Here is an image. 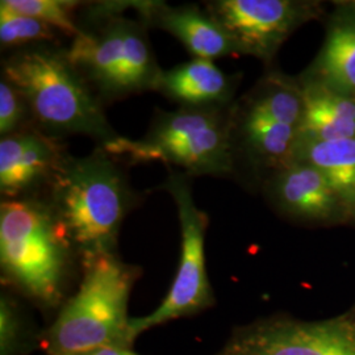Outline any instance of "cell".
<instances>
[{
  "mask_svg": "<svg viewBox=\"0 0 355 355\" xmlns=\"http://www.w3.org/2000/svg\"><path fill=\"white\" fill-rule=\"evenodd\" d=\"M128 8L129 1L120 0L87 3L78 13L79 33L66 49L103 104L157 91L164 71L149 41V26L139 15L125 16Z\"/></svg>",
  "mask_w": 355,
  "mask_h": 355,
  "instance_id": "1",
  "label": "cell"
},
{
  "mask_svg": "<svg viewBox=\"0 0 355 355\" xmlns=\"http://www.w3.org/2000/svg\"><path fill=\"white\" fill-rule=\"evenodd\" d=\"M45 192L82 265L116 253L121 224L137 196L114 155L101 146L85 157L67 154Z\"/></svg>",
  "mask_w": 355,
  "mask_h": 355,
  "instance_id": "2",
  "label": "cell"
},
{
  "mask_svg": "<svg viewBox=\"0 0 355 355\" xmlns=\"http://www.w3.org/2000/svg\"><path fill=\"white\" fill-rule=\"evenodd\" d=\"M1 76L23 95L33 125L51 137L83 135L99 146L120 137L66 51L49 44L15 51L3 61Z\"/></svg>",
  "mask_w": 355,
  "mask_h": 355,
  "instance_id": "3",
  "label": "cell"
},
{
  "mask_svg": "<svg viewBox=\"0 0 355 355\" xmlns=\"http://www.w3.org/2000/svg\"><path fill=\"white\" fill-rule=\"evenodd\" d=\"M78 255L44 196L3 200L0 266L3 280L44 308L62 304Z\"/></svg>",
  "mask_w": 355,
  "mask_h": 355,
  "instance_id": "4",
  "label": "cell"
},
{
  "mask_svg": "<svg viewBox=\"0 0 355 355\" xmlns=\"http://www.w3.org/2000/svg\"><path fill=\"white\" fill-rule=\"evenodd\" d=\"M78 291L64 303L44 334L46 355H79L104 346H129L128 302L139 268L116 253L83 263Z\"/></svg>",
  "mask_w": 355,
  "mask_h": 355,
  "instance_id": "5",
  "label": "cell"
},
{
  "mask_svg": "<svg viewBox=\"0 0 355 355\" xmlns=\"http://www.w3.org/2000/svg\"><path fill=\"white\" fill-rule=\"evenodd\" d=\"M224 111L193 107L157 110L142 139L120 136L101 148L114 157H127L133 164L159 161L189 177L229 175L234 167V152L230 116Z\"/></svg>",
  "mask_w": 355,
  "mask_h": 355,
  "instance_id": "6",
  "label": "cell"
},
{
  "mask_svg": "<svg viewBox=\"0 0 355 355\" xmlns=\"http://www.w3.org/2000/svg\"><path fill=\"white\" fill-rule=\"evenodd\" d=\"M158 190L166 191L177 207L180 257L175 278L162 303L146 316L130 318L132 343L146 330L171 320L195 315L215 303L205 263L208 216L193 200L190 177L180 171H171Z\"/></svg>",
  "mask_w": 355,
  "mask_h": 355,
  "instance_id": "7",
  "label": "cell"
},
{
  "mask_svg": "<svg viewBox=\"0 0 355 355\" xmlns=\"http://www.w3.org/2000/svg\"><path fill=\"white\" fill-rule=\"evenodd\" d=\"M215 355H355V321L258 322L237 330Z\"/></svg>",
  "mask_w": 355,
  "mask_h": 355,
  "instance_id": "8",
  "label": "cell"
},
{
  "mask_svg": "<svg viewBox=\"0 0 355 355\" xmlns=\"http://www.w3.org/2000/svg\"><path fill=\"white\" fill-rule=\"evenodd\" d=\"M205 10L233 40L237 51L271 60L306 16L304 6L290 0H216Z\"/></svg>",
  "mask_w": 355,
  "mask_h": 355,
  "instance_id": "9",
  "label": "cell"
},
{
  "mask_svg": "<svg viewBox=\"0 0 355 355\" xmlns=\"http://www.w3.org/2000/svg\"><path fill=\"white\" fill-rule=\"evenodd\" d=\"M67 153L35 125L0 140V192L7 200L46 191Z\"/></svg>",
  "mask_w": 355,
  "mask_h": 355,
  "instance_id": "10",
  "label": "cell"
},
{
  "mask_svg": "<svg viewBox=\"0 0 355 355\" xmlns=\"http://www.w3.org/2000/svg\"><path fill=\"white\" fill-rule=\"evenodd\" d=\"M133 10L148 26L178 38L193 58L215 61L239 53L228 32L205 8L193 4L174 7L164 1L133 0Z\"/></svg>",
  "mask_w": 355,
  "mask_h": 355,
  "instance_id": "11",
  "label": "cell"
},
{
  "mask_svg": "<svg viewBox=\"0 0 355 355\" xmlns=\"http://www.w3.org/2000/svg\"><path fill=\"white\" fill-rule=\"evenodd\" d=\"M157 91L179 107L225 108L233 94V83L214 61L192 58L164 70Z\"/></svg>",
  "mask_w": 355,
  "mask_h": 355,
  "instance_id": "12",
  "label": "cell"
},
{
  "mask_svg": "<svg viewBox=\"0 0 355 355\" xmlns=\"http://www.w3.org/2000/svg\"><path fill=\"white\" fill-rule=\"evenodd\" d=\"M274 192L283 209L306 218L328 217L340 203L325 177L304 162L282 167L274 182Z\"/></svg>",
  "mask_w": 355,
  "mask_h": 355,
  "instance_id": "13",
  "label": "cell"
},
{
  "mask_svg": "<svg viewBox=\"0 0 355 355\" xmlns=\"http://www.w3.org/2000/svg\"><path fill=\"white\" fill-rule=\"evenodd\" d=\"M232 135L240 133L242 144L257 161L280 168L292 161L300 129L255 110L246 102L239 119L230 117Z\"/></svg>",
  "mask_w": 355,
  "mask_h": 355,
  "instance_id": "14",
  "label": "cell"
},
{
  "mask_svg": "<svg viewBox=\"0 0 355 355\" xmlns=\"http://www.w3.org/2000/svg\"><path fill=\"white\" fill-rule=\"evenodd\" d=\"M291 162H304L316 167L338 200L355 207V137L297 144Z\"/></svg>",
  "mask_w": 355,
  "mask_h": 355,
  "instance_id": "15",
  "label": "cell"
},
{
  "mask_svg": "<svg viewBox=\"0 0 355 355\" xmlns=\"http://www.w3.org/2000/svg\"><path fill=\"white\" fill-rule=\"evenodd\" d=\"M320 70L330 89L343 95L355 92V26L331 29L320 58Z\"/></svg>",
  "mask_w": 355,
  "mask_h": 355,
  "instance_id": "16",
  "label": "cell"
},
{
  "mask_svg": "<svg viewBox=\"0 0 355 355\" xmlns=\"http://www.w3.org/2000/svg\"><path fill=\"white\" fill-rule=\"evenodd\" d=\"M57 37V31L51 26L17 12L0 1V45L1 49H24L33 45L49 44Z\"/></svg>",
  "mask_w": 355,
  "mask_h": 355,
  "instance_id": "17",
  "label": "cell"
},
{
  "mask_svg": "<svg viewBox=\"0 0 355 355\" xmlns=\"http://www.w3.org/2000/svg\"><path fill=\"white\" fill-rule=\"evenodd\" d=\"M17 12L35 17L69 37L79 33L78 11L83 3L74 0H3Z\"/></svg>",
  "mask_w": 355,
  "mask_h": 355,
  "instance_id": "18",
  "label": "cell"
},
{
  "mask_svg": "<svg viewBox=\"0 0 355 355\" xmlns=\"http://www.w3.org/2000/svg\"><path fill=\"white\" fill-rule=\"evenodd\" d=\"M33 125L23 95L1 76L0 80V136L7 137Z\"/></svg>",
  "mask_w": 355,
  "mask_h": 355,
  "instance_id": "19",
  "label": "cell"
},
{
  "mask_svg": "<svg viewBox=\"0 0 355 355\" xmlns=\"http://www.w3.org/2000/svg\"><path fill=\"white\" fill-rule=\"evenodd\" d=\"M24 321L8 296L0 302V355H21L26 343Z\"/></svg>",
  "mask_w": 355,
  "mask_h": 355,
  "instance_id": "20",
  "label": "cell"
},
{
  "mask_svg": "<svg viewBox=\"0 0 355 355\" xmlns=\"http://www.w3.org/2000/svg\"><path fill=\"white\" fill-rule=\"evenodd\" d=\"M79 355H137L129 346H104Z\"/></svg>",
  "mask_w": 355,
  "mask_h": 355,
  "instance_id": "21",
  "label": "cell"
}]
</instances>
